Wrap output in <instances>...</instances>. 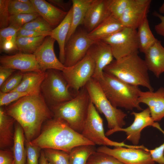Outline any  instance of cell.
I'll use <instances>...</instances> for the list:
<instances>
[{
  "label": "cell",
  "instance_id": "cell-32",
  "mask_svg": "<svg viewBox=\"0 0 164 164\" xmlns=\"http://www.w3.org/2000/svg\"><path fill=\"white\" fill-rule=\"evenodd\" d=\"M8 8L11 15L37 12L32 4L25 3L19 0H9Z\"/></svg>",
  "mask_w": 164,
  "mask_h": 164
},
{
  "label": "cell",
  "instance_id": "cell-30",
  "mask_svg": "<svg viewBox=\"0 0 164 164\" xmlns=\"http://www.w3.org/2000/svg\"><path fill=\"white\" fill-rule=\"evenodd\" d=\"M46 36L17 37L16 44L18 50L22 53L33 54L43 43Z\"/></svg>",
  "mask_w": 164,
  "mask_h": 164
},
{
  "label": "cell",
  "instance_id": "cell-17",
  "mask_svg": "<svg viewBox=\"0 0 164 164\" xmlns=\"http://www.w3.org/2000/svg\"><path fill=\"white\" fill-rule=\"evenodd\" d=\"M0 66L18 70L23 72L44 73L42 70L33 54L20 53L0 57Z\"/></svg>",
  "mask_w": 164,
  "mask_h": 164
},
{
  "label": "cell",
  "instance_id": "cell-37",
  "mask_svg": "<svg viewBox=\"0 0 164 164\" xmlns=\"http://www.w3.org/2000/svg\"><path fill=\"white\" fill-rule=\"evenodd\" d=\"M21 28L39 32H51L53 28L40 16L25 24Z\"/></svg>",
  "mask_w": 164,
  "mask_h": 164
},
{
  "label": "cell",
  "instance_id": "cell-28",
  "mask_svg": "<svg viewBox=\"0 0 164 164\" xmlns=\"http://www.w3.org/2000/svg\"><path fill=\"white\" fill-rule=\"evenodd\" d=\"M137 29L139 50L144 53L158 40L155 37L150 29L147 18L143 21Z\"/></svg>",
  "mask_w": 164,
  "mask_h": 164
},
{
  "label": "cell",
  "instance_id": "cell-22",
  "mask_svg": "<svg viewBox=\"0 0 164 164\" xmlns=\"http://www.w3.org/2000/svg\"><path fill=\"white\" fill-rule=\"evenodd\" d=\"M15 120L8 115L2 107L0 108V148H12L14 138L13 125Z\"/></svg>",
  "mask_w": 164,
  "mask_h": 164
},
{
  "label": "cell",
  "instance_id": "cell-29",
  "mask_svg": "<svg viewBox=\"0 0 164 164\" xmlns=\"http://www.w3.org/2000/svg\"><path fill=\"white\" fill-rule=\"evenodd\" d=\"M95 145H82L73 148L69 153V164H87L89 157L97 150Z\"/></svg>",
  "mask_w": 164,
  "mask_h": 164
},
{
  "label": "cell",
  "instance_id": "cell-42",
  "mask_svg": "<svg viewBox=\"0 0 164 164\" xmlns=\"http://www.w3.org/2000/svg\"><path fill=\"white\" fill-rule=\"evenodd\" d=\"M19 29L11 26L0 30V43L5 41L11 40L16 42L17 33Z\"/></svg>",
  "mask_w": 164,
  "mask_h": 164
},
{
  "label": "cell",
  "instance_id": "cell-46",
  "mask_svg": "<svg viewBox=\"0 0 164 164\" xmlns=\"http://www.w3.org/2000/svg\"><path fill=\"white\" fill-rule=\"evenodd\" d=\"M16 71L11 68L0 66V86Z\"/></svg>",
  "mask_w": 164,
  "mask_h": 164
},
{
  "label": "cell",
  "instance_id": "cell-21",
  "mask_svg": "<svg viewBox=\"0 0 164 164\" xmlns=\"http://www.w3.org/2000/svg\"><path fill=\"white\" fill-rule=\"evenodd\" d=\"M149 70L157 77L164 72V47L158 40L144 53Z\"/></svg>",
  "mask_w": 164,
  "mask_h": 164
},
{
  "label": "cell",
  "instance_id": "cell-47",
  "mask_svg": "<svg viewBox=\"0 0 164 164\" xmlns=\"http://www.w3.org/2000/svg\"><path fill=\"white\" fill-rule=\"evenodd\" d=\"M153 14L161 20L160 23L155 26V30L157 34L164 37V16L156 12H153Z\"/></svg>",
  "mask_w": 164,
  "mask_h": 164
},
{
  "label": "cell",
  "instance_id": "cell-20",
  "mask_svg": "<svg viewBox=\"0 0 164 164\" xmlns=\"http://www.w3.org/2000/svg\"><path fill=\"white\" fill-rule=\"evenodd\" d=\"M36 11L52 27L57 26L67 14L44 0H30Z\"/></svg>",
  "mask_w": 164,
  "mask_h": 164
},
{
  "label": "cell",
  "instance_id": "cell-52",
  "mask_svg": "<svg viewBox=\"0 0 164 164\" xmlns=\"http://www.w3.org/2000/svg\"></svg>",
  "mask_w": 164,
  "mask_h": 164
},
{
  "label": "cell",
  "instance_id": "cell-45",
  "mask_svg": "<svg viewBox=\"0 0 164 164\" xmlns=\"http://www.w3.org/2000/svg\"><path fill=\"white\" fill-rule=\"evenodd\" d=\"M0 50L5 53H9L18 50L16 42L11 40H5L0 43Z\"/></svg>",
  "mask_w": 164,
  "mask_h": 164
},
{
  "label": "cell",
  "instance_id": "cell-33",
  "mask_svg": "<svg viewBox=\"0 0 164 164\" xmlns=\"http://www.w3.org/2000/svg\"><path fill=\"white\" fill-rule=\"evenodd\" d=\"M87 164H123L114 157L97 151L89 158Z\"/></svg>",
  "mask_w": 164,
  "mask_h": 164
},
{
  "label": "cell",
  "instance_id": "cell-16",
  "mask_svg": "<svg viewBox=\"0 0 164 164\" xmlns=\"http://www.w3.org/2000/svg\"><path fill=\"white\" fill-rule=\"evenodd\" d=\"M87 53L94 61L95 69L92 78L98 80L102 78L104 69L113 60L114 56L110 46L102 40L95 41Z\"/></svg>",
  "mask_w": 164,
  "mask_h": 164
},
{
  "label": "cell",
  "instance_id": "cell-14",
  "mask_svg": "<svg viewBox=\"0 0 164 164\" xmlns=\"http://www.w3.org/2000/svg\"><path fill=\"white\" fill-rule=\"evenodd\" d=\"M151 2V0H130L119 20L124 27L137 29L147 18Z\"/></svg>",
  "mask_w": 164,
  "mask_h": 164
},
{
  "label": "cell",
  "instance_id": "cell-31",
  "mask_svg": "<svg viewBox=\"0 0 164 164\" xmlns=\"http://www.w3.org/2000/svg\"><path fill=\"white\" fill-rule=\"evenodd\" d=\"M47 161L52 164H69V154L60 150L45 149L43 151Z\"/></svg>",
  "mask_w": 164,
  "mask_h": 164
},
{
  "label": "cell",
  "instance_id": "cell-11",
  "mask_svg": "<svg viewBox=\"0 0 164 164\" xmlns=\"http://www.w3.org/2000/svg\"><path fill=\"white\" fill-rule=\"evenodd\" d=\"M85 29H77L66 42L65 67L73 66L82 59L92 44L95 41L88 36Z\"/></svg>",
  "mask_w": 164,
  "mask_h": 164
},
{
  "label": "cell",
  "instance_id": "cell-2",
  "mask_svg": "<svg viewBox=\"0 0 164 164\" xmlns=\"http://www.w3.org/2000/svg\"><path fill=\"white\" fill-rule=\"evenodd\" d=\"M29 142L41 149H57L69 154L73 148L78 146L95 145L64 120L54 117L46 122L39 135Z\"/></svg>",
  "mask_w": 164,
  "mask_h": 164
},
{
  "label": "cell",
  "instance_id": "cell-15",
  "mask_svg": "<svg viewBox=\"0 0 164 164\" xmlns=\"http://www.w3.org/2000/svg\"><path fill=\"white\" fill-rule=\"evenodd\" d=\"M55 41L50 36H46L33 54L43 72L50 69L62 71L65 67L55 53L54 46Z\"/></svg>",
  "mask_w": 164,
  "mask_h": 164
},
{
  "label": "cell",
  "instance_id": "cell-9",
  "mask_svg": "<svg viewBox=\"0 0 164 164\" xmlns=\"http://www.w3.org/2000/svg\"><path fill=\"white\" fill-rule=\"evenodd\" d=\"M101 40L110 46L115 60L138 53L139 50L136 29L125 27Z\"/></svg>",
  "mask_w": 164,
  "mask_h": 164
},
{
  "label": "cell",
  "instance_id": "cell-7",
  "mask_svg": "<svg viewBox=\"0 0 164 164\" xmlns=\"http://www.w3.org/2000/svg\"><path fill=\"white\" fill-rule=\"evenodd\" d=\"M91 102L98 112L103 114L109 129L122 128L126 114L114 107L104 94L98 81L92 78L85 86Z\"/></svg>",
  "mask_w": 164,
  "mask_h": 164
},
{
  "label": "cell",
  "instance_id": "cell-39",
  "mask_svg": "<svg viewBox=\"0 0 164 164\" xmlns=\"http://www.w3.org/2000/svg\"><path fill=\"white\" fill-rule=\"evenodd\" d=\"M25 141L27 164H39L38 159L40 156L41 149L32 145L29 142Z\"/></svg>",
  "mask_w": 164,
  "mask_h": 164
},
{
  "label": "cell",
  "instance_id": "cell-51",
  "mask_svg": "<svg viewBox=\"0 0 164 164\" xmlns=\"http://www.w3.org/2000/svg\"><path fill=\"white\" fill-rule=\"evenodd\" d=\"M47 164H52L51 163L48 162H47Z\"/></svg>",
  "mask_w": 164,
  "mask_h": 164
},
{
  "label": "cell",
  "instance_id": "cell-26",
  "mask_svg": "<svg viewBox=\"0 0 164 164\" xmlns=\"http://www.w3.org/2000/svg\"><path fill=\"white\" fill-rule=\"evenodd\" d=\"M92 0H72V16L70 29L66 42L83 23Z\"/></svg>",
  "mask_w": 164,
  "mask_h": 164
},
{
  "label": "cell",
  "instance_id": "cell-12",
  "mask_svg": "<svg viewBox=\"0 0 164 164\" xmlns=\"http://www.w3.org/2000/svg\"><path fill=\"white\" fill-rule=\"evenodd\" d=\"M97 151L104 153L115 158L123 164H154L149 152L139 149L115 147L111 149L101 146Z\"/></svg>",
  "mask_w": 164,
  "mask_h": 164
},
{
  "label": "cell",
  "instance_id": "cell-36",
  "mask_svg": "<svg viewBox=\"0 0 164 164\" xmlns=\"http://www.w3.org/2000/svg\"><path fill=\"white\" fill-rule=\"evenodd\" d=\"M23 73L19 71L14 73L0 86V91L7 93L15 89L21 83Z\"/></svg>",
  "mask_w": 164,
  "mask_h": 164
},
{
  "label": "cell",
  "instance_id": "cell-25",
  "mask_svg": "<svg viewBox=\"0 0 164 164\" xmlns=\"http://www.w3.org/2000/svg\"><path fill=\"white\" fill-rule=\"evenodd\" d=\"M45 76V72H24L22 81L18 86L12 91L33 94L40 91L41 84Z\"/></svg>",
  "mask_w": 164,
  "mask_h": 164
},
{
  "label": "cell",
  "instance_id": "cell-35",
  "mask_svg": "<svg viewBox=\"0 0 164 164\" xmlns=\"http://www.w3.org/2000/svg\"><path fill=\"white\" fill-rule=\"evenodd\" d=\"M130 0H107L108 9L111 15L119 19L126 9Z\"/></svg>",
  "mask_w": 164,
  "mask_h": 164
},
{
  "label": "cell",
  "instance_id": "cell-49",
  "mask_svg": "<svg viewBox=\"0 0 164 164\" xmlns=\"http://www.w3.org/2000/svg\"><path fill=\"white\" fill-rule=\"evenodd\" d=\"M39 163V164H47V161L45 157L43 151H42L40 152Z\"/></svg>",
  "mask_w": 164,
  "mask_h": 164
},
{
  "label": "cell",
  "instance_id": "cell-43",
  "mask_svg": "<svg viewBox=\"0 0 164 164\" xmlns=\"http://www.w3.org/2000/svg\"><path fill=\"white\" fill-rule=\"evenodd\" d=\"M51 32H39L21 28L17 32V38L33 37L42 36H47L50 35Z\"/></svg>",
  "mask_w": 164,
  "mask_h": 164
},
{
  "label": "cell",
  "instance_id": "cell-41",
  "mask_svg": "<svg viewBox=\"0 0 164 164\" xmlns=\"http://www.w3.org/2000/svg\"><path fill=\"white\" fill-rule=\"evenodd\" d=\"M155 127L159 130L164 135V131L161 128L158 123H157ZM149 152L155 162L159 164H164V142L154 149L149 150Z\"/></svg>",
  "mask_w": 164,
  "mask_h": 164
},
{
  "label": "cell",
  "instance_id": "cell-5",
  "mask_svg": "<svg viewBox=\"0 0 164 164\" xmlns=\"http://www.w3.org/2000/svg\"><path fill=\"white\" fill-rule=\"evenodd\" d=\"M91 102L85 86L72 99L50 108L53 117L63 120L73 129L81 134Z\"/></svg>",
  "mask_w": 164,
  "mask_h": 164
},
{
  "label": "cell",
  "instance_id": "cell-27",
  "mask_svg": "<svg viewBox=\"0 0 164 164\" xmlns=\"http://www.w3.org/2000/svg\"><path fill=\"white\" fill-rule=\"evenodd\" d=\"M14 142L12 151L14 159V164H25L26 153L24 146L25 136L24 131L17 123L14 128Z\"/></svg>",
  "mask_w": 164,
  "mask_h": 164
},
{
  "label": "cell",
  "instance_id": "cell-19",
  "mask_svg": "<svg viewBox=\"0 0 164 164\" xmlns=\"http://www.w3.org/2000/svg\"><path fill=\"white\" fill-rule=\"evenodd\" d=\"M110 15L107 0H92L83 23L85 29L90 32Z\"/></svg>",
  "mask_w": 164,
  "mask_h": 164
},
{
  "label": "cell",
  "instance_id": "cell-38",
  "mask_svg": "<svg viewBox=\"0 0 164 164\" xmlns=\"http://www.w3.org/2000/svg\"><path fill=\"white\" fill-rule=\"evenodd\" d=\"M31 94L17 91H11L7 93L0 91V106L2 107L8 105L24 96Z\"/></svg>",
  "mask_w": 164,
  "mask_h": 164
},
{
  "label": "cell",
  "instance_id": "cell-50",
  "mask_svg": "<svg viewBox=\"0 0 164 164\" xmlns=\"http://www.w3.org/2000/svg\"><path fill=\"white\" fill-rule=\"evenodd\" d=\"M159 10L161 13H164V2L159 8Z\"/></svg>",
  "mask_w": 164,
  "mask_h": 164
},
{
  "label": "cell",
  "instance_id": "cell-6",
  "mask_svg": "<svg viewBox=\"0 0 164 164\" xmlns=\"http://www.w3.org/2000/svg\"><path fill=\"white\" fill-rule=\"evenodd\" d=\"M40 90L50 108L71 100L77 93H74L75 91L70 87L62 71L53 69L45 71Z\"/></svg>",
  "mask_w": 164,
  "mask_h": 164
},
{
  "label": "cell",
  "instance_id": "cell-13",
  "mask_svg": "<svg viewBox=\"0 0 164 164\" xmlns=\"http://www.w3.org/2000/svg\"><path fill=\"white\" fill-rule=\"evenodd\" d=\"M131 114L134 116V119L130 126L125 128L109 129L105 133L106 136H109L117 132H123L126 133V139L134 145H137L139 143L142 130L149 126L154 127L156 122H154L152 119L148 108L139 112L133 111Z\"/></svg>",
  "mask_w": 164,
  "mask_h": 164
},
{
  "label": "cell",
  "instance_id": "cell-1",
  "mask_svg": "<svg viewBox=\"0 0 164 164\" xmlns=\"http://www.w3.org/2000/svg\"><path fill=\"white\" fill-rule=\"evenodd\" d=\"M5 110L21 126L28 142L39 135L43 123L53 117L40 91L20 98Z\"/></svg>",
  "mask_w": 164,
  "mask_h": 164
},
{
  "label": "cell",
  "instance_id": "cell-8",
  "mask_svg": "<svg viewBox=\"0 0 164 164\" xmlns=\"http://www.w3.org/2000/svg\"><path fill=\"white\" fill-rule=\"evenodd\" d=\"M81 134L95 145L145 149L143 145H130L125 144L124 142H118L108 139L104 132L103 119L91 101Z\"/></svg>",
  "mask_w": 164,
  "mask_h": 164
},
{
  "label": "cell",
  "instance_id": "cell-23",
  "mask_svg": "<svg viewBox=\"0 0 164 164\" xmlns=\"http://www.w3.org/2000/svg\"><path fill=\"white\" fill-rule=\"evenodd\" d=\"M72 16V6L63 21L51 32L50 35L58 43L59 60L64 64L65 60V47L67 35L71 26Z\"/></svg>",
  "mask_w": 164,
  "mask_h": 164
},
{
  "label": "cell",
  "instance_id": "cell-34",
  "mask_svg": "<svg viewBox=\"0 0 164 164\" xmlns=\"http://www.w3.org/2000/svg\"><path fill=\"white\" fill-rule=\"evenodd\" d=\"M40 16L37 12L12 15L10 17L9 26L19 29L25 24Z\"/></svg>",
  "mask_w": 164,
  "mask_h": 164
},
{
  "label": "cell",
  "instance_id": "cell-10",
  "mask_svg": "<svg viewBox=\"0 0 164 164\" xmlns=\"http://www.w3.org/2000/svg\"><path fill=\"white\" fill-rule=\"evenodd\" d=\"M95 69L94 61L87 53L80 61L73 66L65 67L62 71L70 87L77 92L92 78Z\"/></svg>",
  "mask_w": 164,
  "mask_h": 164
},
{
  "label": "cell",
  "instance_id": "cell-18",
  "mask_svg": "<svg viewBox=\"0 0 164 164\" xmlns=\"http://www.w3.org/2000/svg\"><path fill=\"white\" fill-rule=\"evenodd\" d=\"M138 101L148 106L154 122L160 121L164 117V87H161L155 92L141 91Z\"/></svg>",
  "mask_w": 164,
  "mask_h": 164
},
{
  "label": "cell",
  "instance_id": "cell-4",
  "mask_svg": "<svg viewBox=\"0 0 164 164\" xmlns=\"http://www.w3.org/2000/svg\"><path fill=\"white\" fill-rule=\"evenodd\" d=\"M105 96L115 108L132 110H142L138 101L141 90L138 86L124 82L103 72L102 78L97 80Z\"/></svg>",
  "mask_w": 164,
  "mask_h": 164
},
{
  "label": "cell",
  "instance_id": "cell-44",
  "mask_svg": "<svg viewBox=\"0 0 164 164\" xmlns=\"http://www.w3.org/2000/svg\"><path fill=\"white\" fill-rule=\"evenodd\" d=\"M14 159L12 150L1 149L0 164H14Z\"/></svg>",
  "mask_w": 164,
  "mask_h": 164
},
{
  "label": "cell",
  "instance_id": "cell-24",
  "mask_svg": "<svg viewBox=\"0 0 164 164\" xmlns=\"http://www.w3.org/2000/svg\"><path fill=\"white\" fill-rule=\"evenodd\" d=\"M124 27L119 19L110 15L88 33V36L94 41L101 40L119 31Z\"/></svg>",
  "mask_w": 164,
  "mask_h": 164
},
{
  "label": "cell",
  "instance_id": "cell-40",
  "mask_svg": "<svg viewBox=\"0 0 164 164\" xmlns=\"http://www.w3.org/2000/svg\"><path fill=\"white\" fill-rule=\"evenodd\" d=\"M9 0H0V28L2 29L9 26L11 16L8 8Z\"/></svg>",
  "mask_w": 164,
  "mask_h": 164
},
{
  "label": "cell",
  "instance_id": "cell-48",
  "mask_svg": "<svg viewBox=\"0 0 164 164\" xmlns=\"http://www.w3.org/2000/svg\"><path fill=\"white\" fill-rule=\"evenodd\" d=\"M47 1L53 5L57 6L64 10H66L68 9L71 4L70 2H66L63 0H48Z\"/></svg>",
  "mask_w": 164,
  "mask_h": 164
},
{
  "label": "cell",
  "instance_id": "cell-3",
  "mask_svg": "<svg viewBox=\"0 0 164 164\" xmlns=\"http://www.w3.org/2000/svg\"><path fill=\"white\" fill-rule=\"evenodd\" d=\"M148 71L144 60L136 53L113 60L103 72L131 85L142 86L153 91Z\"/></svg>",
  "mask_w": 164,
  "mask_h": 164
}]
</instances>
